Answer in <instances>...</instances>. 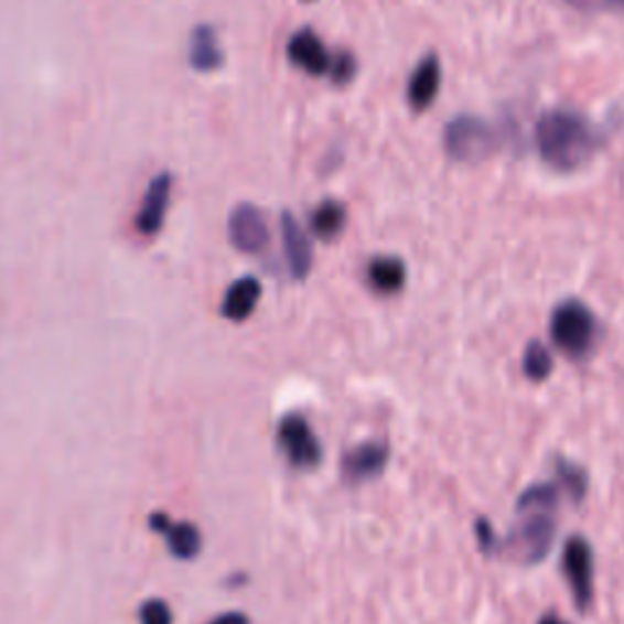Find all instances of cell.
I'll return each mask as SVG.
<instances>
[{
  "mask_svg": "<svg viewBox=\"0 0 624 624\" xmlns=\"http://www.w3.org/2000/svg\"><path fill=\"white\" fill-rule=\"evenodd\" d=\"M149 525H152V529L164 535L169 551L173 553V559L193 561L201 553L203 537H201V529L195 525L171 523V517L164 515V513H154L152 517H149Z\"/></svg>",
  "mask_w": 624,
  "mask_h": 624,
  "instance_id": "obj_12",
  "label": "cell"
},
{
  "mask_svg": "<svg viewBox=\"0 0 624 624\" xmlns=\"http://www.w3.org/2000/svg\"><path fill=\"white\" fill-rule=\"evenodd\" d=\"M227 237L229 245L237 251L257 257L266 247H269V223L266 215L254 203H239L233 207L227 219Z\"/></svg>",
  "mask_w": 624,
  "mask_h": 624,
  "instance_id": "obj_7",
  "label": "cell"
},
{
  "mask_svg": "<svg viewBox=\"0 0 624 624\" xmlns=\"http://www.w3.org/2000/svg\"><path fill=\"white\" fill-rule=\"evenodd\" d=\"M359 72V62L349 50L332 52V64H330V80L334 86H349Z\"/></svg>",
  "mask_w": 624,
  "mask_h": 624,
  "instance_id": "obj_21",
  "label": "cell"
},
{
  "mask_svg": "<svg viewBox=\"0 0 624 624\" xmlns=\"http://www.w3.org/2000/svg\"><path fill=\"white\" fill-rule=\"evenodd\" d=\"M549 334L561 354L578 362L593 352L598 340V320L593 310L581 300H563L551 312Z\"/></svg>",
  "mask_w": 624,
  "mask_h": 624,
  "instance_id": "obj_3",
  "label": "cell"
},
{
  "mask_svg": "<svg viewBox=\"0 0 624 624\" xmlns=\"http://www.w3.org/2000/svg\"><path fill=\"white\" fill-rule=\"evenodd\" d=\"M539 157L557 171H575L603 144L598 127L573 110H549L535 130Z\"/></svg>",
  "mask_w": 624,
  "mask_h": 624,
  "instance_id": "obj_1",
  "label": "cell"
},
{
  "mask_svg": "<svg viewBox=\"0 0 624 624\" xmlns=\"http://www.w3.org/2000/svg\"><path fill=\"white\" fill-rule=\"evenodd\" d=\"M553 476H557V483L561 485V491L566 498H569L573 505H581L585 493H588V473L585 469H581L573 461L557 456L553 459Z\"/></svg>",
  "mask_w": 624,
  "mask_h": 624,
  "instance_id": "obj_19",
  "label": "cell"
},
{
  "mask_svg": "<svg viewBox=\"0 0 624 624\" xmlns=\"http://www.w3.org/2000/svg\"><path fill=\"white\" fill-rule=\"evenodd\" d=\"M501 147V135L476 115H459L444 127V149L456 161H483Z\"/></svg>",
  "mask_w": 624,
  "mask_h": 624,
  "instance_id": "obj_4",
  "label": "cell"
},
{
  "mask_svg": "<svg viewBox=\"0 0 624 624\" xmlns=\"http://www.w3.org/2000/svg\"><path fill=\"white\" fill-rule=\"evenodd\" d=\"M563 501V491L559 483H551V481H541L529 485L527 491L519 493V498L515 503V510L517 513H525V510H547V513H557L559 505Z\"/></svg>",
  "mask_w": 624,
  "mask_h": 624,
  "instance_id": "obj_18",
  "label": "cell"
},
{
  "mask_svg": "<svg viewBox=\"0 0 624 624\" xmlns=\"http://www.w3.org/2000/svg\"><path fill=\"white\" fill-rule=\"evenodd\" d=\"M140 624H173L171 607L159 598L147 600L140 607Z\"/></svg>",
  "mask_w": 624,
  "mask_h": 624,
  "instance_id": "obj_22",
  "label": "cell"
},
{
  "mask_svg": "<svg viewBox=\"0 0 624 624\" xmlns=\"http://www.w3.org/2000/svg\"><path fill=\"white\" fill-rule=\"evenodd\" d=\"M390 459V447L386 442H364L349 449L342 459V478L352 485L368 483L386 471Z\"/></svg>",
  "mask_w": 624,
  "mask_h": 624,
  "instance_id": "obj_10",
  "label": "cell"
},
{
  "mask_svg": "<svg viewBox=\"0 0 624 624\" xmlns=\"http://www.w3.org/2000/svg\"><path fill=\"white\" fill-rule=\"evenodd\" d=\"M171 195H173V173L171 171L157 173V176L149 181V186L142 195L140 211L135 215L137 233L144 237H154L161 233L171 205Z\"/></svg>",
  "mask_w": 624,
  "mask_h": 624,
  "instance_id": "obj_8",
  "label": "cell"
},
{
  "mask_svg": "<svg viewBox=\"0 0 624 624\" xmlns=\"http://www.w3.org/2000/svg\"><path fill=\"white\" fill-rule=\"evenodd\" d=\"M473 531H476V541L478 549L485 553V557H495V547H498V535H495L493 525L485 517H478L473 523Z\"/></svg>",
  "mask_w": 624,
  "mask_h": 624,
  "instance_id": "obj_23",
  "label": "cell"
},
{
  "mask_svg": "<svg viewBox=\"0 0 624 624\" xmlns=\"http://www.w3.org/2000/svg\"><path fill=\"white\" fill-rule=\"evenodd\" d=\"M346 227V207L340 201H322L310 215V229L312 235L322 241H334Z\"/></svg>",
  "mask_w": 624,
  "mask_h": 624,
  "instance_id": "obj_17",
  "label": "cell"
},
{
  "mask_svg": "<svg viewBox=\"0 0 624 624\" xmlns=\"http://www.w3.org/2000/svg\"><path fill=\"white\" fill-rule=\"evenodd\" d=\"M442 86V66H439L437 54L422 56V62L415 66L408 80V103L415 112L432 108V103Z\"/></svg>",
  "mask_w": 624,
  "mask_h": 624,
  "instance_id": "obj_14",
  "label": "cell"
},
{
  "mask_svg": "<svg viewBox=\"0 0 624 624\" xmlns=\"http://www.w3.org/2000/svg\"><path fill=\"white\" fill-rule=\"evenodd\" d=\"M561 571L566 583L571 588L575 607L585 612L593 605V591H595V559L593 547L581 535H573L566 539L561 551Z\"/></svg>",
  "mask_w": 624,
  "mask_h": 624,
  "instance_id": "obj_5",
  "label": "cell"
},
{
  "mask_svg": "<svg viewBox=\"0 0 624 624\" xmlns=\"http://www.w3.org/2000/svg\"><path fill=\"white\" fill-rule=\"evenodd\" d=\"M276 439L288 464L298 471H312L322 461V447L303 415H286L276 430Z\"/></svg>",
  "mask_w": 624,
  "mask_h": 624,
  "instance_id": "obj_6",
  "label": "cell"
},
{
  "mask_svg": "<svg viewBox=\"0 0 624 624\" xmlns=\"http://www.w3.org/2000/svg\"><path fill=\"white\" fill-rule=\"evenodd\" d=\"M600 6L607 8V10H620V13H624V0H600Z\"/></svg>",
  "mask_w": 624,
  "mask_h": 624,
  "instance_id": "obj_25",
  "label": "cell"
},
{
  "mask_svg": "<svg viewBox=\"0 0 624 624\" xmlns=\"http://www.w3.org/2000/svg\"><path fill=\"white\" fill-rule=\"evenodd\" d=\"M225 64V52L219 47V34L213 25L201 22L189 37V66L198 74H213Z\"/></svg>",
  "mask_w": 624,
  "mask_h": 624,
  "instance_id": "obj_13",
  "label": "cell"
},
{
  "mask_svg": "<svg viewBox=\"0 0 624 624\" xmlns=\"http://www.w3.org/2000/svg\"><path fill=\"white\" fill-rule=\"evenodd\" d=\"M281 239L288 271L295 281H305L312 269V241L291 211L281 213Z\"/></svg>",
  "mask_w": 624,
  "mask_h": 624,
  "instance_id": "obj_11",
  "label": "cell"
},
{
  "mask_svg": "<svg viewBox=\"0 0 624 624\" xmlns=\"http://www.w3.org/2000/svg\"><path fill=\"white\" fill-rule=\"evenodd\" d=\"M286 56L291 66L305 72L308 76H327L332 64V52L325 47L320 34L312 28H300L291 34L286 44Z\"/></svg>",
  "mask_w": 624,
  "mask_h": 624,
  "instance_id": "obj_9",
  "label": "cell"
},
{
  "mask_svg": "<svg viewBox=\"0 0 624 624\" xmlns=\"http://www.w3.org/2000/svg\"><path fill=\"white\" fill-rule=\"evenodd\" d=\"M523 374L535 380V384H541L553 374V356L549 352V346L539 340H531L525 346L523 354Z\"/></svg>",
  "mask_w": 624,
  "mask_h": 624,
  "instance_id": "obj_20",
  "label": "cell"
},
{
  "mask_svg": "<svg viewBox=\"0 0 624 624\" xmlns=\"http://www.w3.org/2000/svg\"><path fill=\"white\" fill-rule=\"evenodd\" d=\"M517 515L515 527L505 537H498L495 557L517 566H537L549 557L553 539H557V513L525 510Z\"/></svg>",
  "mask_w": 624,
  "mask_h": 624,
  "instance_id": "obj_2",
  "label": "cell"
},
{
  "mask_svg": "<svg viewBox=\"0 0 624 624\" xmlns=\"http://www.w3.org/2000/svg\"><path fill=\"white\" fill-rule=\"evenodd\" d=\"M368 286L380 295H396L406 288L408 269L398 257H374L366 266Z\"/></svg>",
  "mask_w": 624,
  "mask_h": 624,
  "instance_id": "obj_16",
  "label": "cell"
},
{
  "mask_svg": "<svg viewBox=\"0 0 624 624\" xmlns=\"http://www.w3.org/2000/svg\"><path fill=\"white\" fill-rule=\"evenodd\" d=\"M539 624H569V622H563L557 612H549V615H545L539 620Z\"/></svg>",
  "mask_w": 624,
  "mask_h": 624,
  "instance_id": "obj_26",
  "label": "cell"
},
{
  "mask_svg": "<svg viewBox=\"0 0 624 624\" xmlns=\"http://www.w3.org/2000/svg\"><path fill=\"white\" fill-rule=\"evenodd\" d=\"M261 298V283L254 276H241L233 286L227 288V293L223 298V318L229 322H245L251 318V312L257 310Z\"/></svg>",
  "mask_w": 624,
  "mask_h": 624,
  "instance_id": "obj_15",
  "label": "cell"
},
{
  "mask_svg": "<svg viewBox=\"0 0 624 624\" xmlns=\"http://www.w3.org/2000/svg\"><path fill=\"white\" fill-rule=\"evenodd\" d=\"M211 624H249V617L245 612H225V615L215 617Z\"/></svg>",
  "mask_w": 624,
  "mask_h": 624,
  "instance_id": "obj_24",
  "label": "cell"
},
{
  "mask_svg": "<svg viewBox=\"0 0 624 624\" xmlns=\"http://www.w3.org/2000/svg\"><path fill=\"white\" fill-rule=\"evenodd\" d=\"M305 3H312V0H305Z\"/></svg>",
  "mask_w": 624,
  "mask_h": 624,
  "instance_id": "obj_27",
  "label": "cell"
}]
</instances>
